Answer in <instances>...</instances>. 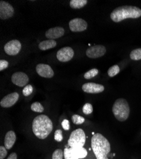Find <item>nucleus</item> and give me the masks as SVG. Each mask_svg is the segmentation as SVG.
I'll return each instance as SVG.
<instances>
[{
	"instance_id": "f257e3e1",
	"label": "nucleus",
	"mask_w": 141,
	"mask_h": 159,
	"mask_svg": "<svg viewBox=\"0 0 141 159\" xmlns=\"http://www.w3.org/2000/svg\"><path fill=\"white\" fill-rule=\"evenodd\" d=\"M32 128L33 133L37 138L44 139L52 132L53 125L48 116L40 115L33 120Z\"/></svg>"
},
{
	"instance_id": "f03ea898",
	"label": "nucleus",
	"mask_w": 141,
	"mask_h": 159,
	"mask_svg": "<svg viewBox=\"0 0 141 159\" xmlns=\"http://www.w3.org/2000/svg\"><path fill=\"white\" fill-rule=\"evenodd\" d=\"M91 148L97 159H108L107 156L111 151V145L103 135L100 133L93 134Z\"/></svg>"
},
{
	"instance_id": "7ed1b4c3",
	"label": "nucleus",
	"mask_w": 141,
	"mask_h": 159,
	"mask_svg": "<svg viewBox=\"0 0 141 159\" xmlns=\"http://www.w3.org/2000/svg\"><path fill=\"white\" fill-rule=\"evenodd\" d=\"M141 16V10L134 6H122L115 8L110 15L114 22H120L126 19H138Z\"/></svg>"
},
{
	"instance_id": "20e7f679",
	"label": "nucleus",
	"mask_w": 141,
	"mask_h": 159,
	"mask_svg": "<svg viewBox=\"0 0 141 159\" xmlns=\"http://www.w3.org/2000/svg\"><path fill=\"white\" fill-rule=\"evenodd\" d=\"M130 111L129 103L123 98L117 99L113 105V113L120 122H124L127 120L130 115Z\"/></svg>"
},
{
	"instance_id": "39448f33",
	"label": "nucleus",
	"mask_w": 141,
	"mask_h": 159,
	"mask_svg": "<svg viewBox=\"0 0 141 159\" xmlns=\"http://www.w3.org/2000/svg\"><path fill=\"white\" fill-rule=\"evenodd\" d=\"M85 140L86 136L83 129H77L71 133L68 140V145L70 148L84 147Z\"/></svg>"
},
{
	"instance_id": "423d86ee",
	"label": "nucleus",
	"mask_w": 141,
	"mask_h": 159,
	"mask_svg": "<svg viewBox=\"0 0 141 159\" xmlns=\"http://www.w3.org/2000/svg\"><path fill=\"white\" fill-rule=\"evenodd\" d=\"M87 152L84 147L66 148L64 150L65 159H82L86 157Z\"/></svg>"
},
{
	"instance_id": "0eeeda50",
	"label": "nucleus",
	"mask_w": 141,
	"mask_h": 159,
	"mask_svg": "<svg viewBox=\"0 0 141 159\" xmlns=\"http://www.w3.org/2000/svg\"><path fill=\"white\" fill-rule=\"evenodd\" d=\"M106 52V49L105 46L97 45L88 48L85 53L88 57L91 59H96L103 56L105 54Z\"/></svg>"
},
{
	"instance_id": "6e6552de",
	"label": "nucleus",
	"mask_w": 141,
	"mask_h": 159,
	"mask_svg": "<svg viewBox=\"0 0 141 159\" xmlns=\"http://www.w3.org/2000/svg\"><path fill=\"white\" fill-rule=\"evenodd\" d=\"M22 48L20 42L17 39H13L6 43L4 47L5 52L9 56H16L20 52Z\"/></svg>"
},
{
	"instance_id": "1a4fd4ad",
	"label": "nucleus",
	"mask_w": 141,
	"mask_h": 159,
	"mask_svg": "<svg viewBox=\"0 0 141 159\" xmlns=\"http://www.w3.org/2000/svg\"><path fill=\"white\" fill-rule=\"evenodd\" d=\"M69 27L72 32H82L87 30V23L82 19L75 18L70 21Z\"/></svg>"
},
{
	"instance_id": "9d476101",
	"label": "nucleus",
	"mask_w": 141,
	"mask_h": 159,
	"mask_svg": "<svg viewBox=\"0 0 141 159\" xmlns=\"http://www.w3.org/2000/svg\"><path fill=\"white\" fill-rule=\"evenodd\" d=\"M14 15V7L6 2H0V19L2 20H6L12 17Z\"/></svg>"
},
{
	"instance_id": "9b49d317",
	"label": "nucleus",
	"mask_w": 141,
	"mask_h": 159,
	"mask_svg": "<svg viewBox=\"0 0 141 159\" xmlns=\"http://www.w3.org/2000/svg\"><path fill=\"white\" fill-rule=\"evenodd\" d=\"M73 50L70 47H65L61 48L58 51L56 54L57 59L62 62L70 61L73 57Z\"/></svg>"
},
{
	"instance_id": "f8f14e48",
	"label": "nucleus",
	"mask_w": 141,
	"mask_h": 159,
	"mask_svg": "<svg viewBox=\"0 0 141 159\" xmlns=\"http://www.w3.org/2000/svg\"><path fill=\"white\" fill-rule=\"evenodd\" d=\"M11 82L20 87H23L27 85L29 78L26 74L23 72H16L11 76Z\"/></svg>"
},
{
	"instance_id": "ddd939ff",
	"label": "nucleus",
	"mask_w": 141,
	"mask_h": 159,
	"mask_svg": "<svg viewBox=\"0 0 141 159\" xmlns=\"http://www.w3.org/2000/svg\"><path fill=\"white\" fill-rule=\"evenodd\" d=\"M19 94L17 92H13L5 96L0 102V105L2 108H7L14 106L19 100Z\"/></svg>"
},
{
	"instance_id": "4468645a",
	"label": "nucleus",
	"mask_w": 141,
	"mask_h": 159,
	"mask_svg": "<svg viewBox=\"0 0 141 159\" xmlns=\"http://www.w3.org/2000/svg\"><path fill=\"white\" fill-rule=\"evenodd\" d=\"M36 72L39 76L46 78H51L54 76V71L51 66L48 64H39L36 66Z\"/></svg>"
},
{
	"instance_id": "2eb2a0df",
	"label": "nucleus",
	"mask_w": 141,
	"mask_h": 159,
	"mask_svg": "<svg viewBox=\"0 0 141 159\" xmlns=\"http://www.w3.org/2000/svg\"><path fill=\"white\" fill-rule=\"evenodd\" d=\"M84 92L89 94H99L105 90V87L95 83H86L82 87Z\"/></svg>"
},
{
	"instance_id": "dca6fc26",
	"label": "nucleus",
	"mask_w": 141,
	"mask_h": 159,
	"mask_svg": "<svg viewBox=\"0 0 141 159\" xmlns=\"http://www.w3.org/2000/svg\"><path fill=\"white\" fill-rule=\"evenodd\" d=\"M64 34H65V30L62 27H55L48 30L46 32L45 36L49 39H54L55 40V39L63 36Z\"/></svg>"
},
{
	"instance_id": "f3484780",
	"label": "nucleus",
	"mask_w": 141,
	"mask_h": 159,
	"mask_svg": "<svg viewBox=\"0 0 141 159\" xmlns=\"http://www.w3.org/2000/svg\"><path fill=\"white\" fill-rule=\"evenodd\" d=\"M16 141V134L14 131L10 130L8 131L5 137L4 144L5 147L7 150H10L15 143Z\"/></svg>"
},
{
	"instance_id": "a211bd4d",
	"label": "nucleus",
	"mask_w": 141,
	"mask_h": 159,
	"mask_svg": "<svg viewBox=\"0 0 141 159\" xmlns=\"http://www.w3.org/2000/svg\"><path fill=\"white\" fill-rule=\"evenodd\" d=\"M56 46V42L54 39H48L41 42L39 45V48L41 50H47L53 48Z\"/></svg>"
},
{
	"instance_id": "6ab92c4d",
	"label": "nucleus",
	"mask_w": 141,
	"mask_h": 159,
	"mask_svg": "<svg viewBox=\"0 0 141 159\" xmlns=\"http://www.w3.org/2000/svg\"><path fill=\"white\" fill-rule=\"evenodd\" d=\"M87 2V0H71L70 6L73 9H80L86 5Z\"/></svg>"
},
{
	"instance_id": "aec40b11",
	"label": "nucleus",
	"mask_w": 141,
	"mask_h": 159,
	"mask_svg": "<svg viewBox=\"0 0 141 159\" xmlns=\"http://www.w3.org/2000/svg\"><path fill=\"white\" fill-rule=\"evenodd\" d=\"M130 57L132 60L139 61L141 59V48L133 50L130 54Z\"/></svg>"
},
{
	"instance_id": "412c9836",
	"label": "nucleus",
	"mask_w": 141,
	"mask_h": 159,
	"mask_svg": "<svg viewBox=\"0 0 141 159\" xmlns=\"http://www.w3.org/2000/svg\"><path fill=\"white\" fill-rule=\"evenodd\" d=\"M31 110L37 113H43L44 111V107L43 105L39 102H35L31 104Z\"/></svg>"
},
{
	"instance_id": "4be33fe9",
	"label": "nucleus",
	"mask_w": 141,
	"mask_h": 159,
	"mask_svg": "<svg viewBox=\"0 0 141 159\" xmlns=\"http://www.w3.org/2000/svg\"><path fill=\"white\" fill-rule=\"evenodd\" d=\"M120 69L118 65H114L110 67L108 71V75L110 77H113L119 73Z\"/></svg>"
},
{
	"instance_id": "5701e85b",
	"label": "nucleus",
	"mask_w": 141,
	"mask_h": 159,
	"mask_svg": "<svg viewBox=\"0 0 141 159\" xmlns=\"http://www.w3.org/2000/svg\"><path fill=\"white\" fill-rule=\"evenodd\" d=\"M72 120L74 124L81 125L85 122V118L79 115H73L72 116Z\"/></svg>"
},
{
	"instance_id": "b1692460",
	"label": "nucleus",
	"mask_w": 141,
	"mask_h": 159,
	"mask_svg": "<svg viewBox=\"0 0 141 159\" xmlns=\"http://www.w3.org/2000/svg\"><path fill=\"white\" fill-rule=\"evenodd\" d=\"M98 73H99V70L96 68H93L91 70H89V71L86 72L84 74V78L87 80L91 79V78L95 77L96 75H97Z\"/></svg>"
},
{
	"instance_id": "393cba45",
	"label": "nucleus",
	"mask_w": 141,
	"mask_h": 159,
	"mask_svg": "<svg viewBox=\"0 0 141 159\" xmlns=\"http://www.w3.org/2000/svg\"><path fill=\"white\" fill-rule=\"evenodd\" d=\"M82 111H83V113L85 115H89L92 113L93 111V107L92 104L90 103L85 104L83 107Z\"/></svg>"
},
{
	"instance_id": "a878e982",
	"label": "nucleus",
	"mask_w": 141,
	"mask_h": 159,
	"mask_svg": "<svg viewBox=\"0 0 141 159\" xmlns=\"http://www.w3.org/2000/svg\"><path fill=\"white\" fill-rule=\"evenodd\" d=\"M33 92V87L31 85H27L24 87V89L22 90L23 95L25 97H27L31 95Z\"/></svg>"
},
{
	"instance_id": "bb28decb",
	"label": "nucleus",
	"mask_w": 141,
	"mask_h": 159,
	"mask_svg": "<svg viewBox=\"0 0 141 159\" xmlns=\"http://www.w3.org/2000/svg\"><path fill=\"white\" fill-rule=\"evenodd\" d=\"M64 157V152L61 149H56L53 153L52 159H63Z\"/></svg>"
},
{
	"instance_id": "cd10ccee",
	"label": "nucleus",
	"mask_w": 141,
	"mask_h": 159,
	"mask_svg": "<svg viewBox=\"0 0 141 159\" xmlns=\"http://www.w3.org/2000/svg\"><path fill=\"white\" fill-rule=\"evenodd\" d=\"M54 138L57 142L62 141V140H63V133H62L61 130L58 129L55 131Z\"/></svg>"
},
{
	"instance_id": "c85d7f7f",
	"label": "nucleus",
	"mask_w": 141,
	"mask_h": 159,
	"mask_svg": "<svg viewBox=\"0 0 141 159\" xmlns=\"http://www.w3.org/2000/svg\"><path fill=\"white\" fill-rule=\"evenodd\" d=\"M7 149L5 147L1 146L0 147V159H4L7 155Z\"/></svg>"
},
{
	"instance_id": "c756f323",
	"label": "nucleus",
	"mask_w": 141,
	"mask_h": 159,
	"mask_svg": "<svg viewBox=\"0 0 141 159\" xmlns=\"http://www.w3.org/2000/svg\"><path fill=\"white\" fill-rule=\"evenodd\" d=\"M9 63L6 60L2 59L0 61V71H3L8 67Z\"/></svg>"
},
{
	"instance_id": "7c9ffc66",
	"label": "nucleus",
	"mask_w": 141,
	"mask_h": 159,
	"mask_svg": "<svg viewBox=\"0 0 141 159\" xmlns=\"http://www.w3.org/2000/svg\"><path fill=\"white\" fill-rule=\"evenodd\" d=\"M61 126L63 129H65V130H68L70 128V122L68 120H67V119H64L61 122Z\"/></svg>"
},
{
	"instance_id": "2f4dec72",
	"label": "nucleus",
	"mask_w": 141,
	"mask_h": 159,
	"mask_svg": "<svg viewBox=\"0 0 141 159\" xmlns=\"http://www.w3.org/2000/svg\"><path fill=\"white\" fill-rule=\"evenodd\" d=\"M7 159H17V155L16 153H11Z\"/></svg>"
},
{
	"instance_id": "473e14b6",
	"label": "nucleus",
	"mask_w": 141,
	"mask_h": 159,
	"mask_svg": "<svg viewBox=\"0 0 141 159\" xmlns=\"http://www.w3.org/2000/svg\"><path fill=\"white\" fill-rule=\"evenodd\" d=\"M140 134H141V132H140Z\"/></svg>"
}]
</instances>
